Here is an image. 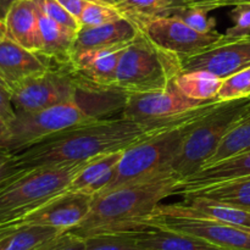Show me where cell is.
<instances>
[{"label":"cell","instance_id":"1","mask_svg":"<svg viewBox=\"0 0 250 250\" xmlns=\"http://www.w3.org/2000/svg\"><path fill=\"white\" fill-rule=\"evenodd\" d=\"M176 124L143 125L125 117L97 119L51 134L28 148L17 151L15 153L17 166L20 170H27L39 166L84 163L102 154L125 150Z\"/></svg>","mask_w":250,"mask_h":250},{"label":"cell","instance_id":"2","mask_svg":"<svg viewBox=\"0 0 250 250\" xmlns=\"http://www.w3.org/2000/svg\"><path fill=\"white\" fill-rule=\"evenodd\" d=\"M181 181L182 178L168 167L94 195L85 219L68 232L84 239L95 234L137 232L146 229L148 220L161 200L175 195Z\"/></svg>","mask_w":250,"mask_h":250},{"label":"cell","instance_id":"3","mask_svg":"<svg viewBox=\"0 0 250 250\" xmlns=\"http://www.w3.org/2000/svg\"><path fill=\"white\" fill-rule=\"evenodd\" d=\"M217 103L219 102L216 99L210 100L194 110L193 114L183 121L125 149L124 155L115 170L114 178L98 194H103L122 185L141 180L158 171L170 167L171 163L181 150V146L193 127Z\"/></svg>","mask_w":250,"mask_h":250},{"label":"cell","instance_id":"4","mask_svg":"<svg viewBox=\"0 0 250 250\" xmlns=\"http://www.w3.org/2000/svg\"><path fill=\"white\" fill-rule=\"evenodd\" d=\"M84 164L39 166L14 173L0 185V226L19 221L67 190Z\"/></svg>","mask_w":250,"mask_h":250},{"label":"cell","instance_id":"5","mask_svg":"<svg viewBox=\"0 0 250 250\" xmlns=\"http://www.w3.org/2000/svg\"><path fill=\"white\" fill-rule=\"evenodd\" d=\"M181 72V59L156 46L141 31L120 58L114 89L125 94L161 90Z\"/></svg>","mask_w":250,"mask_h":250},{"label":"cell","instance_id":"6","mask_svg":"<svg viewBox=\"0 0 250 250\" xmlns=\"http://www.w3.org/2000/svg\"><path fill=\"white\" fill-rule=\"evenodd\" d=\"M250 111V98L219 102L197 122L170 167L182 180L194 175L216 151L227 132Z\"/></svg>","mask_w":250,"mask_h":250},{"label":"cell","instance_id":"7","mask_svg":"<svg viewBox=\"0 0 250 250\" xmlns=\"http://www.w3.org/2000/svg\"><path fill=\"white\" fill-rule=\"evenodd\" d=\"M99 119L88 114L77 102L33 112H16L10 126L5 150L15 154L54 133Z\"/></svg>","mask_w":250,"mask_h":250},{"label":"cell","instance_id":"8","mask_svg":"<svg viewBox=\"0 0 250 250\" xmlns=\"http://www.w3.org/2000/svg\"><path fill=\"white\" fill-rule=\"evenodd\" d=\"M10 89L16 112H33L77 102L78 83L67 66L55 65Z\"/></svg>","mask_w":250,"mask_h":250},{"label":"cell","instance_id":"9","mask_svg":"<svg viewBox=\"0 0 250 250\" xmlns=\"http://www.w3.org/2000/svg\"><path fill=\"white\" fill-rule=\"evenodd\" d=\"M205 103L183 94L173 80L161 90L127 94L122 117L143 125H172Z\"/></svg>","mask_w":250,"mask_h":250},{"label":"cell","instance_id":"10","mask_svg":"<svg viewBox=\"0 0 250 250\" xmlns=\"http://www.w3.org/2000/svg\"><path fill=\"white\" fill-rule=\"evenodd\" d=\"M141 31L163 50L180 59L197 55L211 46L227 42L224 33H202L175 16H163L144 24Z\"/></svg>","mask_w":250,"mask_h":250},{"label":"cell","instance_id":"11","mask_svg":"<svg viewBox=\"0 0 250 250\" xmlns=\"http://www.w3.org/2000/svg\"><path fill=\"white\" fill-rule=\"evenodd\" d=\"M148 226H158L190 234L226 250H250V231L219 221L153 215L148 220Z\"/></svg>","mask_w":250,"mask_h":250},{"label":"cell","instance_id":"12","mask_svg":"<svg viewBox=\"0 0 250 250\" xmlns=\"http://www.w3.org/2000/svg\"><path fill=\"white\" fill-rule=\"evenodd\" d=\"M93 200L94 195L90 193L82 190H65L16 222L42 225L61 231H70L85 219L92 208Z\"/></svg>","mask_w":250,"mask_h":250},{"label":"cell","instance_id":"13","mask_svg":"<svg viewBox=\"0 0 250 250\" xmlns=\"http://www.w3.org/2000/svg\"><path fill=\"white\" fill-rule=\"evenodd\" d=\"M181 66L182 71H208L225 80L250 66V36L224 42L197 55L181 59Z\"/></svg>","mask_w":250,"mask_h":250},{"label":"cell","instance_id":"14","mask_svg":"<svg viewBox=\"0 0 250 250\" xmlns=\"http://www.w3.org/2000/svg\"><path fill=\"white\" fill-rule=\"evenodd\" d=\"M125 49H104L72 54L67 67L77 80L78 88L114 89L117 66Z\"/></svg>","mask_w":250,"mask_h":250},{"label":"cell","instance_id":"15","mask_svg":"<svg viewBox=\"0 0 250 250\" xmlns=\"http://www.w3.org/2000/svg\"><path fill=\"white\" fill-rule=\"evenodd\" d=\"M153 215L208 219L250 231V210L203 197H186L178 204H160Z\"/></svg>","mask_w":250,"mask_h":250},{"label":"cell","instance_id":"16","mask_svg":"<svg viewBox=\"0 0 250 250\" xmlns=\"http://www.w3.org/2000/svg\"><path fill=\"white\" fill-rule=\"evenodd\" d=\"M50 66L43 56L20 45L9 37L0 43V78L10 88L45 72Z\"/></svg>","mask_w":250,"mask_h":250},{"label":"cell","instance_id":"17","mask_svg":"<svg viewBox=\"0 0 250 250\" xmlns=\"http://www.w3.org/2000/svg\"><path fill=\"white\" fill-rule=\"evenodd\" d=\"M139 32L141 29L126 19L102 26L82 27L76 36L71 55L89 50L127 48Z\"/></svg>","mask_w":250,"mask_h":250},{"label":"cell","instance_id":"18","mask_svg":"<svg viewBox=\"0 0 250 250\" xmlns=\"http://www.w3.org/2000/svg\"><path fill=\"white\" fill-rule=\"evenodd\" d=\"M4 20L10 39L28 50L41 53L39 20L34 0H19L14 2Z\"/></svg>","mask_w":250,"mask_h":250},{"label":"cell","instance_id":"19","mask_svg":"<svg viewBox=\"0 0 250 250\" xmlns=\"http://www.w3.org/2000/svg\"><path fill=\"white\" fill-rule=\"evenodd\" d=\"M37 5L41 32L42 48L39 55L53 62L54 65H68L71 51L77 34L72 33L65 27L59 24L45 14L38 0H34Z\"/></svg>","mask_w":250,"mask_h":250},{"label":"cell","instance_id":"20","mask_svg":"<svg viewBox=\"0 0 250 250\" xmlns=\"http://www.w3.org/2000/svg\"><path fill=\"white\" fill-rule=\"evenodd\" d=\"M124 150L98 155L85 161L77 175L72 178L67 190H82L95 195L102 192L112 181Z\"/></svg>","mask_w":250,"mask_h":250},{"label":"cell","instance_id":"21","mask_svg":"<svg viewBox=\"0 0 250 250\" xmlns=\"http://www.w3.org/2000/svg\"><path fill=\"white\" fill-rule=\"evenodd\" d=\"M131 233L142 250H226L198 237L158 226Z\"/></svg>","mask_w":250,"mask_h":250},{"label":"cell","instance_id":"22","mask_svg":"<svg viewBox=\"0 0 250 250\" xmlns=\"http://www.w3.org/2000/svg\"><path fill=\"white\" fill-rule=\"evenodd\" d=\"M247 175H250V150L220 161V163L204 166L194 175L181 181L178 183L175 195H181L183 192L193 189V188Z\"/></svg>","mask_w":250,"mask_h":250},{"label":"cell","instance_id":"23","mask_svg":"<svg viewBox=\"0 0 250 250\" xmlns=\"http://www.w3.org/2000/svg\"><path fill=\"white\" fill-rule=\"evenodd\" d=\"M181 195L185 198L203 197L250 210V175L193 188Z\"/></svg>","mask_w":250,"mask_h":250},{"label":"cell","instance_id":"24","mask_svg":"<svg viewBox=\"0 0 250 250\" xmlns=\"http://www.w3.org/2000/svg\"><path fill=\"white\" fill-rule=\"evenodd\" d=\"M61 229L31 224L0 226V250H33L48 239L62 233Z\"/></svg>","mask_w":250,"mask_h":250},{"label":"cell","instance_id":"25","mask_svg":"<svg viewBox=\"0 0 250 250\" xmlns=\"http://www.w3.org/2000/svg\"><path fill=\"white\" fill-rule=\"evenodd\" d=\"M224 80L208 71H182L175 78L178 89L187 97L200 102L216 99Z\"/></svg>","mask_w":250,"mask_h":250},{"label":"cell","instance_id":"26","mask_svg":"<svg viewBox=\"0 0 250 250\" xmlns=\"http://www.w3.org/2000/svg\"><path fill=\"white\" fill-rule=\"evenodd\" d=\"M115 6L139 29L151 20L170 16L175 9L170 0H116Z\"/></svg>","mask_w":250,"mask_h":250},{"label":"cell","instance_id":"27","mask_svg":"<svg viewBox=\"0 0 250 250\" xmlns=\"http://www.w3.org/2000/svg\"><path fill=\"white\" fill-rule=\"evenodd\" d=\"M248 150H250V111L237 121L234 126L227 132L220 146H217L216 151L204 166L220 163Z\"/></svg>","mask_w":250,"mask_h":250},{"label":"cell","instance_id":"28","mask_svg":"<svg viewBox=\"0 0 250 250\" xmlns=\"http://www.w3.org/2000/svg\"><path fill=\"white\" fill-rule=\"evenodd\" d=\"M210 10L202 6H183L175 7L170 16H175L185 22L193 29L202 33H210L216 31V20L210 17Z\"/></svg>","mask_w":250,"mask_h":250},{"label":"cell","instance_id":"29","mask_svg":"<svg viewBox=\"0 0 250 250\" xmlns=\"http://www.w3.org/2000/svg\"><path fill=\"white\" fill-rule=\"evenodd\" d=\"M85 250H142L131 232L103 233L84 238Z\"/></svg>","mask_w":250,"mask_h":250},{"label":"cell","instance_id":"30","mask_svg":"<svg viewBox=\"0 0 250 250\" xmlns=\"http://www.w3.org/2000/svg\"><path fill=\"white\" fill-rule=\"evenodd\" d=\"M250 98V66L225 78L217 93V102Z\"/></svg>","mask_w":250,"mask_h":250},{"label":"cell","instance_id":"31","mask_svg":"<svg viewBox=\"0 0 250 250\" xmlns=\"http://www.w3.org/2000/svg\"><path fill=\"white\" fill-rule=\"evenodd\" d=\"M121 19L124 17L115 5L89 4L83 10L80 22L82 27H94L119 21Z\"/></svg>","mask_w":250,"mask_h":250},{"label":"cell","instance_id":"32","mask_svg":"<svg viewBox=\"0 0 250 250\" xmlns=\"http://www.w3.org/2000/svg\"><path fill=\"white\" fill-rule=\"evenodd\" d=\"M45 14L66 29L77 34L82 28L80 20L70 14L59 0H38Z\"/></svg>","mask_w":250,"mask_h":250},{"label":"cell","instance_id":"33","mask_svg":"<svg viewBox=\"0 0 250 250\" xmlns=\"http://www.w3.org/2000/svg\"><path fill=\"white\" fill-rule=\"evenodd\" d=\"M229 15L233 26L224 33L227 42L250 36V4L234 5Z\"/></svg>","mask_w":250,"mask_h":250},{"label":"cell","instance_id":"34","mask_svg":"<svg viewBox=\"0 0 250 250\" xmlns=\"http://www.w3.org/2000/svg\"><path fill=\"white\" fill-rule=\"evenodd\" d=\"M33 250H85L84 239L66 231L48 239Z\"/></svg>","mask_w":250,"mask_h":250},{"label":"cell","instance_id":"35","mask_svg":"<svg viewBox=\"0 0 250 250\" xmlns=\"http://www.w3.org/2000/svg\"><path fill=\"white\" fill-rule=\"evenodd\" d=\"M15 117H16V110L12 104L11 89L0 78V119L10 125L14 121Z\"/></svg>","mask_w":250,"mask_h":250},{"label":"cell","instance_id":"36","mask_svg":"<svg viewBox=\"0 0 250 250\" xmlns=\"http://www.w3.org/2000/svg\"><path fill=\"white\" fill-rule=\"evenodd\" d=\"M19 171L21 170L17 166L16 155L10 151L0 150V185Z\"/></svg>","mask_w":250,"mask_h":250},{"label":"cell","instance_id":"37","mask_svg":"<svg viewBox=\"0 0 250 250\" xmlns=\"http://www.w3.org/2000/svg\"><path fill=\"white\" fill-rule=\"evenodd\" d=\"M65 6V9L70 12L72 16L80 20L83 10L89 4H107L115 5L116 0H59Z\"/></svg>","mask_w":250,"mask_h":250},{"label":"cell","instance_id":"38","mask_svg":"<svg viewBox=\"0 0 250 250\" xmlns=\"http://www.w3.org/2000/svg\"><path fill=\"white\" fill-rule=\"evenodd\" d=\"M10 137L9 124L0 119V150H5V144ZM7 151V150H6Z\"/></svg>","mask_w":250,"mask_h":250},{"label":"cell","instance_id":"39","mask_svg":"<svg viewBox=\"0 0 250 250\" xmlns=\"http://www.w3.org/2000/svg\"><path fill=\"white\" fill-rule=\"evenodd\" d=\"M219 1L220 0H185V5H188V6L207 7L210 11H212L214 10V5Z\"/></svg>","mask_w":250,"mask_h":250},{"label":"cell","instance_id":"40","mask_svg":"<svg viewBox=\"0 0 250 250\" xmlns=\"http://www.w3.org/2000/svg\"><path fill=\"white\" fill-rule=\"evenodd\" d=\"M250 4V0H220L219 2L214 5V10L219 9V7H225V6H234V5L238 4Z\"/></svg>","mask_w":250,"mask_h":250},{"label":"cell","instance_id":"41","mask_svg":"<svg viewBox=\"0 0 250 250\" xmlns=\"http://www.w3.org/2000/svg\"><path fill=\"white\" fill-rule=\"evenodd\" d=\"M16 1H19V0H0V17L5 19L11 5Z\"/></svg>","mask_w":250,"mask_h":250},{"label":"cell","instance_id":"42","mask_svg":"<svg viewBox=\"0 0 250 250\" xmlns=\"http://www.w3.org/2000/svg\"><path fill=\"white\" fill-rule=\"evenodd\" d=\"M7 37V31H6V24H5V20L2 17H0V43L4 41Z\"/></svg>","mask_w":250,"mask_h":250},{"label":"cell","instance_id":"43","mask_svg":"<svg viewBox=\"0 0 250 250\" xmlns=\"http://www.w3.org/2000/svg\"><path fill=\"white\" fill-rule=\"evenodd\" d=\"M171 4H172L173 7H178V6H183L185 5V0H170Z\"/></svg>","mask_w":250,"mask_h":250}]
</instances>
